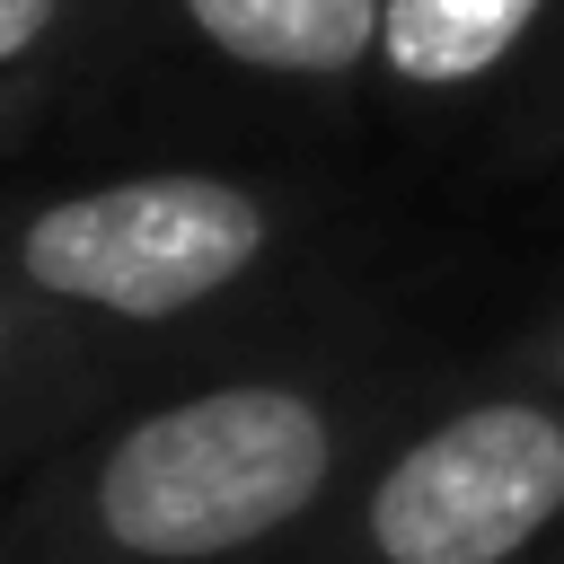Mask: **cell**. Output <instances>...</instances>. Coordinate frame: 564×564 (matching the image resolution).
Instances as JSON below:
<instances>
[{"instance_id":"6da1fadb","label":"cell","mask_w":564,"mask_h":564,"mask_svg":"<svg viewBox=\"0 0 564 564\" xmlns=\"http://www.w3.org/2000/svg\"><path fill=\"white\" fill-rule=\"evenodd\" d=\"M458 361L344 300L159 370L0 494V564H291Z\"/></svg>"},{"instance_id":"9c48e42d","label":"cell","mask_w":564,"mask_h":564,"mask_svg":"<svg viewBox=\"0 0 564 564\" xmlns=\"http://www.w3.org/2000/svg\"><path fill=\"white\" fill-rule=\"evenodd\" d=\"M555 176H564V159H555Z\"/></svg>"},{"instance_id":"3957f363","label":"cell","mask_w":564,"mask_h":564,"mask_svg":"<svg viewBox=\"0 0 564 564\" xmlns=\"http://www.w3.org/2000/svg\"><path fill=\"white\" fill-rule=\"evenodd\" d=\"M291 564H564V397L467 352Z\"/></svg>"},{"instance_id":"ba28073f","label":"cell","mask_w":564,"mask_h":564,"mask_svg":"<svg viewBox=\"0 0 564 564\" xmlns=\"http://www.w3.org/2000/svg\"><path fill=\"white\" fill-rule=\"evenodd\" d=\"M88 97V70H18V79H0V159L9 150H26L62 106H79Z\"/></svg>"},{"instance_id":"7a4b0ae2","label":"cell","mask_w":564,"mask_h":564,"mask_svg":"<svg viewBox=\"0 0 564 564\" xmlns=\"http://www.w3.org/2000/svg\"><path fill=\"white\" fill-rule=\"evenodd\" d=\"M352 212L317 176L159 159L0 185V291L115 344L141 379L344 308Z\"/></svg>"},{"instance_id":"5b68a950","label":"cell","mask_w":564,"mask_h":564,"mask_svg":"<svg viewBox=\"0 0 564 564\" xmlns=\"http://www.w3.org/2000/svg\"><path fill=\"white\" fill-rule=\"evenodd\" d=\"M123 388H141V370L115 344L0 291V494Z\"/></svg>"},{"instance_id":"52a82bcc","label":"cell","mask_w":564,"mask_h":564,"mask_svg":"<svg viewBox=\"0 0 564 564\" xmlns=\"http://www.w3.org/2000/svg\"><path fill=\"white\" fill-rule=\"evenodd\" d=\"M476 370H502V379H529V388H555V397H564V282H555L538 308H520V317L476 352Z\"/></svg>"},{"instance_id":"277c9868","label":"cell","mask_w":564,"mask_h":564,"mask_svg":"<svg viewBox=\"0 0 564 564\" xmlns=\"http://www.w3.org/2000/svg\"><path fill=\"white\" fill-rule=\"evenodd\" d=\"M379 26L388 0H132V35H167L247 88L344 115L370 106Z\"/></svg>"},{"instance_id":"8992f818","label":"cell","mask_w":564,"mask_h":564,"mask_svg":"<svg viewBox=\"0 0 564 564\" xmlns=\"http://www.w3.org/2000/svg\"><path fill=\"white\" fill-rule=\"evenodd\" d=\"M132 35V0H0V79L18 70H97Z\"/></svg>"}]
</instances>
